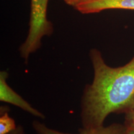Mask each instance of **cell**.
Returning <instances> with one entry per match:
<instances>
[{"mask_svg":"<svg viewBox=\"0 0 134 134\" xmlns=\"http://www.w3.org/2000/svg\"><path fill=\"white\" fill-rule=\"evenodd\" d=\"M8 76V71L5 70L0 71V100L18 107L33 116L45 119L46 116L42 113L34 108L9 86L7 83Z\"/></svg>","mask_w":134,"mask_h":134,"instance_id":"cell-3","label":"cell"},{"mask_svg":"<svg viewBox=\"0 0 134 134\" xmlns=\"http://www.w3.org/2000/svg\"><path fill=\"white\" fill-rule=\"evenodd\" d=\"M10 109L8 106L0 108V134H8L18 127L15 120L9 116Z\"/></svg>","mask_w":134,"mask_h":134,"instance_id":"cell-6","label":"cell"},{"mask_svg":"<svg viewBox=\"0 0 134 134\" xmlns=\"http://www.w3.org/2000/svg\"><path fill=\"white\" fill-rule=\"evenodd\" d=\"M125 122L134 124V107L130 111L125 114Z\"/></svg>","mask_w":134,"mask_h":134,"instance_id":"cell-8","label":"cell"},{"mask_svg":"<svg viewBox=\"0 0 134 134\" xmlns=\"http://www.w3.org/2000/svg\"><path fill=\"white\" fill-rule=\"evenodd\" d=\"M8 134H27V133L26 131H25L24 127L21 125H18L16 129Z\"/></svg>","mask_w":134,"mask_h":134,"instance_id":"cell-10","label":"cell"},{"mask_svg":"<svg viewBox=\"0 0 134 134\" xmlns=\"http://www.w3.org/2000/svg\"><path fill=\"white\" fill-rule=\"evenodd\" d=\"M95 1H97V0H64L67 4L73 6L75 8L80 5L87 4V3L93 2Z\"/></svg>","mask_w":134,"mask_h":134,"instance_id":"cell-7","label":"cell"},{"mask_svg":"<svg viewBox=\"0 0 134 134\" xmlns=\"http://www.w3.org/2000/svg\"><path fill=\"white\" fill-rule=\"evenodd\" d=\"M83 14L99 13L106 9L134 10V0H97L75 8Z\"/></svg>","mask_w":134,"mask_h":134,"instance_id":"cell-5","label":"cell"},{"mask_svg":"<svg viewBox=\"0 0 134 134\" xmlns=\"http://www.w3.org/2000/svg\"><path fill=\"white\" fill-rule=\"evenodd\" d=\"M94 76L83 89L80 104L81 128L90 131L104 126L110 114H127L134 107V56L126 64L111 67L97 48L89 53Z\"/></svg>","mask_w":134,"mask_h":134,"instance_id":"cell-1","label":"cell"},{"mask_svg":"<svg viewBox=\"0 0 134 134\" xmlns=\"http://www.w3.org/2000/svg\"><path fill=\"white\" fill-rule=\"evenodd\" d=\"M32 127L37 134H75L65 133L50 128L43 122L38 120H34L32 123ZM126 130V125L124 123H114L108 126L99 127L97 129L84 131L79 130V133L77 134H125Z\"/></svg>","mask_w":134,"mask_h":134,"instance_id":"cell-4","label":"cell"},{"mask_svg":"<svg viewBox=\"0 0 134 134\" xmlns=\"http://www.w3.org/2000/svg\"><path fill=\"white\" fill-rule=\"evenodd\" d=\"M48 0H31V16L27 36L19 48L21 58L27 64L30 55L42 46V39L53 32V24L47 19Z\"/></svg>","mask_w":134,"mask_h":134,"instance_id":"cell-2","label":"cell"},{"mask_svg":"<svg viewBox=\"0 0 134 134\" xmlns=\"http://www.w3.org/2000/svg\"><path fill=\"white\" fill-rule=\"evenodd\" d=\"M124 124L126 125V130L125 134H134V124L125 122Z\"/></svg>","mask_w":134,"mask_h":134,"instance_id":"cell-9","label":"cell"}]
</instances>
